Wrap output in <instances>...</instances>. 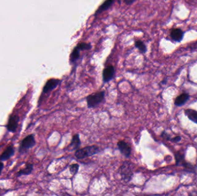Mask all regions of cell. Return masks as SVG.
<instances>
[{
	"mask_svg": "<svg viewBox=\"0 0 197 196\" xmlns=\"http://www.w3.org/2000/svg\"><path fill=\"white\" fill-rule=\"evenodd\" d=\"M81 145V141L80 139V136L79 134H75L71 141L70 144L69 145L68 148L70 149V150L73 151V150H77L79 149V147Z\"/></svg>",
	"mask_w": 197,
	"mask_h": 196,
	"instance_id": "12",
	"label": "cell"
},
{
	"mask_svg": "<svg viewBox=\"0 0 197 196\" xmlns=\"http://www.w3.org/2000/svg\"><path fill=\"white\" fill-rule=\"evenodd\" d=\"M115 74V69L114 66H109L104 69L103 72V80L104 83L111 81L114 78Z\"/></svg>",
	"mask_w": 197,
	"mask_h": 196,
	"instance_id": "9",
	"label": "cell"
},
{
	"mask_svg": "<svg viewBox=\"0 0 197 196\" xmlns=\"http://www.w3.org/2000/svg\"><path fill=\"white\" fill-rule=\"evenodd\" d=\"M77 47L79 48L80 51H82V50H86L90 49V44H87V43H79L77 45Z\"/></svg>",
	"mask_w": 197,
	"mask_h": 196,
	"instance_id": "20",
	"label": "cell"
},
{
	"mask_svg": "<svg viewBox=\"0 0 197 196\" xmlns=\"http://www.w3.org/2000/svg\"><path fill=\"white\" fill-rule=\"evenodd\" d=\"M80 50L78 47L76 46L74 48L72 54H70V61L71 63H74L77 60L79 57H80Z\"/></svg>",
	"mask_w": 197,
	"mask_h": 196,
	"instance_id": "17",
	"label": "cell"
},
{
	"mask_svg": "<svg viewBox=\"0 0 197 196\" xmlns=\"http://www.w3.org/2000/svg\"><path fill=\"white\" fill-rule=\"evenodd\" d=\"M34 169V165L33 164L29 163V164H27L26 167L22 169L21 170L19 171L17 173V176L18 177H20L22 175H27L30 174L32 173V171Z\"/></svg>",
	"mask_w": 197,
	"mask_h": 196,
	"instance_id": "15",
	"label": "cell"
},
{
	"mask_svg": "<svg viewBox=\"0 0 197 196\" xmlns=\"http://www.w3.org/2000/svg\"><path fill=\"white\" fill-rule=\"evenodd\" d=\"M4 164L1 162H0V175L2 173V171L3 170V169H4Z\"/></svg>",
	"mask_w": 197,
	"mask_h": 196,
	"instance_id": "25",
	"label": "cell"
},
{
	"mask_svg": "<svg viewBox=\"0 0 197 196\" xmlns=\"http://www.w3.org/2000/svg\"><path fill=\"white\" fill-rule=\"evenodd\" d=\"M100 151L99 147L96 145L86 146L81 149H77L75 153V156L77 159H82L83 158L89 157L98 153Z\"/></svg>",
	"mask_w": 197,
	"mask_h": 196,
	"instance_id": "1",
	"label": "cell"
},
{
	"mask_svg": "<svg viewBox=\"0 0 197 196\" xmlns=\"http://www.w3.org/2000/svg\"><path fill=\"white\" fill-rule=\"evenodd\" d=\"M19 121V117L16 115L10 116L9 118L8 123L6 125V128L9 131L15 132L17 129L18 124Z\"/></svg>",
	"mask_w": 197,
	"mask_h": 196,
	"instance_id": "7",
	"label": "cell"
},
{
	"mask_svg": "<svg viewBox=\"0 0 197 196\" xmlns=\"http://www.w3.org/2000/svg\"><path fill=\"white\" fill-rule=\"evenodd\" d=\"M190 48H191V49H193V50H194V49H197V42H194V43H193V44H192V45L190 46Z\"/></svg>",
	"mask_w": 197,
	"mask_h": 196,
	"instance_id": "24",
	"label": "cell"
},
{
	"mask_svg": "<svg viewBox=\"0 0 197 196\" xmlns=\"http://www.w3.org/2000/svg\"><path fill=\"white\" fill-rule=\"evenodd\" d=\"M35 145L36 141L35 139L34 135L33 134L29 135L22 141L19 148V151L23 153L24 151L34 147Z\"/></svg>",
	"mask_w": 197,
	"mask_h": 196,
	"instance_id": "4",
	"label": "cell"
},
{
	"mask_svg": "<svg viewBox=\"0 0 197 196\" xmlns=\"http://www.w3.org/2000/svg\"><path fill=\"white\" fill-rule=\"evenodd\" d=\"M15 153V149L13 145L9 146L8 147H7V149L5 150L3 153H2L1 155L0 156V161H5L8 160L9 159L13 157Z\"/></svg>",
	"mask_w": 197,
	"mask_h": 196,
	"instance_id": "10",
	"label": "cell"
},
{
	"mask_svg": "<svg viewBox=\"0 0 197 196\" xmlns=\"http://www.w3.org/2000/svg\"><path fill=\"white\" fill-rule=\"evenodd\" d=\"M182 139V137L180 136H177V137H173L171 138L170 139V141L172 142H174V143H178V142H179Z\"/></svg>",
	"mask_w": 197,
	"mask_h": 196,
	"instance_id": "21",
	"label": "cell"
},
{
	"mask_svg": "<svg viewBox=\"0 0 197 196\" xmlns=\"http://www.w3.org/2000/svg\"><path fill=\"white\" fill-rule=\"evenodd\" d=\"M120 175L125 182L130 181L133 176L132 165L128 162H124L120 168Z\"/></svg>",
	"mask_w": 197,
	"mask_h": 196,
	"instance_id": "3",
	"label": "cell"
},
{
	"mask_svg": "<svg viewBox=\"0 0 197 196\" xmlns=\"http://www.w3.org/2000/svg\"><path fill=\"white\" fill-rule=\"evenodd\" d=\"M60 83V80L58 79L52 78L47 81L45 85L43 87V93H47L50 92L52 91V90L56 89L58 85V84Z\"/></svg>",
	"mask_w": 197,
	"mask_h": 196,
	"instance_id": "8",
	"label": "cell"
},
{
	"mask_svg": "<svg viewBox=\"0 0 197 196\" xmlns=\"http://www.w3.org/2000/svg\"><path fill=\"white\" fill-rule=\"evenodd\" d=\"M171 38L176 42H180L184 36V32L180 28H175L171 32Z\"/></svg>",
	"mask_w": 197,
	"mask_h": 196,
	"instance_id": "11",
	"label": "cell"
},
{
	"mask_svg": "<svg viewBox=\"0 0 197 196\" xmlns=\"http://www.w3.org/2000/svg\"><path fill=\"white\" fill-rule=\"evenodd\" d=\"M161 137H163L164 138H165L166 140H168V141H170V139H171L170 136L167 133V132H164V131L162 132Z\"/></svg>",
	"mask_w": 197,
	"mask_h": 196,
	"instance_id": "22",
	"label": "cell"
},
{
	"mask_svg": "<svg viewBox=\"0 0 197 196\" xmlns=\"http://www.w3.org/2000/svg\"><path fill=\"white\" fill-rule=\"evenodd\" d=\"M124 2L128 5L133 4V3L136 1V0H124Z\"/></svg>",
	"mask_w": 197,
	"mask_h": 196,
	"instance_id": "23",
	"label": "cell"
},
{
	"mask_svg": "<svg viewBox=\"0 0 197 196\" xmlns=\"http://www.w3.org/2000/svg\"><path fill=\"white\" fill-rule=\"evenodd\" d=\"M118 147L121 153L126 158H129L132 153V148L130 145L124 141L118 142Z\"/></svg>",
	"mask_w": 197,
	"mask_h": 196,
	"instance_id": "6",
	"label": "cell"
},
{
	"mask_svg": "<svg viewBox=\"0 0 197 196\" xmlns=\"http://www.w3.org/2000/svg\"><path fill=\"white\" fill-rule=\"evenodd\" d=\"M114 0H106L100 6V7L97 10L95 14L96 15L98 13H102L107 10L108 9L110 8L112 4L114 3Z\"/></svg>",
	"mask_w": 197,
	"mask_h": 196,
	"instance_id": "14",
	"label": "cell"
},
{
	"mask_svg": "<svg viewBox=\"0 0 197 196\" xmlns=\"http://www.w3.org/2000/svg\"><path fill=\"white\" fill-rule=\"evenodd\" d=\"M184 113L191 121L197 124V111L191 109H187L185 110Z\"/></svg>",
	"mask_w": 197,
	"mask_h": 196,
	"instance_id": "16",
	"label": "cell"
},
{
	"mask_svg": "<svg viewBox=\"0 0 197 196\" xmlns=\"http://www.w3.org/2000/svg\"><path fill=\"white\" fill-rule=\"evenodd\" d=\"M189 94L187 93H182L177 97L175 100L174 104L178 107L183 106L188 101L189 99Z\"/></svg>",
	"mask_w": 197,
	"mask_h": 196,
	"instance_id": "13",
	"label": "cell"
},
{
	"mask_svg": "<svg viewBox=\"0 0 197 196\" xmlns=\"http://www.w3.org/2000/svg\"><path fill=\"white\" fill-rule=\"evenodd\" d=\"M105 97V92L102 91L89 95L86 97L87 105L89 108H93L98 106L103 102Z\"/></svg>",
	"mask_w": 197,
	"mask_h": 196,
	"instance_id": "2",
	"label": "cell"
},
{
	"mask_svg": "<svg viewBox=\"0 0 197 196\" xmlns=\"http://www.w3.org/2000/svg\"><path fill=\"white\" fill-rule=\"evenodd\" d=\"M135 46L141 53H145L146 51L145 44L141 40H137L135 42Z\"/></svg>",
	"mask_w": 197,
	"mask_h": 196,
	"instance_id": "18",
	"label": "cell"
},
{
	"mask_svg": "<svg viewBox=\"0 0 197 196\" xmlns=\"http://www.w3.org/2000/svg\"><path fill=\"white\" fill-rule=\"evenodd\" d=\"M79 169V165L77 163L72 164L69 168L70 173L73 175L76 174Z\"/></svg>",
	"mask_w": 197,
	"mask_h": 196,
	"instance_id": "19",
	"label": "cell"
},
{
	"mask_svg": "<svg viewBox=\"0 0 197 196\" xmlns=\"http://www.w3.org/2000/svg\"><path fill=\"white\" fill-rule=\"evenodd\" d=\"M175 158L176 165L177 166L184 167V168L189 171H194V167L190 163H189V162L186 161L183 153H181L180 152H178L175 154Z\"/></svg>",
	"mask_w": 197,
	"mask_h": 196,
	"instance_id": "5",
	"label": "cell"
}]
</instances>
